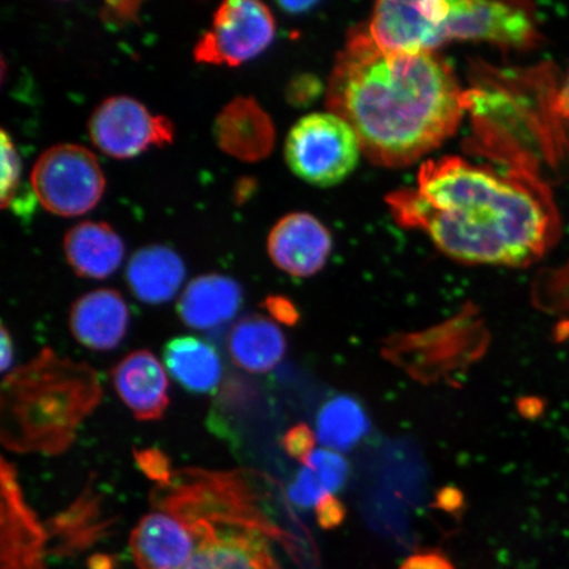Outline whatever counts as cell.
<instances>
[{
    "label": "cell",
    "instance_id": "cell-1",
    "mask_svg": "<svg viewBox=\"0 0 569 569\" xmlns=\"http://www.w3.org/2000/svg\"><path fill=\"white\" fill-rule=\"evenodd\" d=\"M387 202L398 223L467 264L528 267L559 234L549 188L528 167L498 170L453 156L427 161L416 187Z\"/></svg>",
    "mask_w": 569,
    "mask_h": 569
},
{
    "label": "cell",
    "instance_id": "cell-2",
    "mask_svg": "<svg viewBox=\"0 0 569 569\" xmlns=\"http://www.w3.org/2000/svg\"><path fill=\"white\" fill-rule=\"evenodd\" d=\"M472 96L433 52H386L361 31L338 54L327 109L343 118L375 166L402 168L457 132Z\"/></svg>",
    "mask_w": 569,
    "mask_h": 569
},
{
    "label": "cell",
    "instance_id": "cell-3",
    "mask_svg": "<svg viewBox=\"0 0 569 569\" xmlns=\"http://www.w3.org/2000/svg\"><path fill=\"white\" fill-rule=\"evenodd\" d=\"M436 49L453 40L530 49L539 41L536 13L528 3L487 0H427Z\"/></svg>",
    "mask_w": 569,
    "mask_h": 569
},
{
    "label": "cell",
    "instance_id": "cell-4",
    "mask_svg": "<svg viewBox=\"0 0 569 569\" xmlns=\"http://www.w3.org/2000/svg\"><path fill=\"white\" fill-rule=\"evenodd\" d=\"M361 154L353 128L331 111L301 118L284 142V159L291 172L319 188L345 181L358 167Z\"/></svg>",
    "mask_w": 569,
    "mask_h": 569
},
{
    "label": "cell",
    "instance_id": "cell-5",
    "mask_svg": "<svg viewBox=\"0 0 569 569\" xmlns=\"http://www.w3.org/2000/svg\"><path fill=\"white\" fill-rule=\"evenodd\" d=\"M31 183L39 202L61 217H78L94 209L106 187L94 153L77 144L47 149L34 163Z\"/></svg>",
    "mask_w": 569,
    "mask_h": 569
},
{
    "label": "cell",
    "instance_id": "cell-6",
    "mask_svg": "<svg viewBox=\"0 0 569 569\" xmlns=\"http://www.w3.org/2000/svg\"><path fill=\"white\" fill-rule=\"evenodd\" d=\"M276 21L258 0H229L218 7L212 26L194 48V59L212 66L238 67L272 44Z\"/></svg>",
    "mask_w": 569,
    "mask_h": 569
},
{
    "label": "cell",
    "instance_id": "cell-7",
    "mask_svg": "<svg viewBox=\"0 0 569 569\" xmlns=\"http://www.w3.org/2000/svg\"><path fill=\"white\" fill-rule=\"evenodd\" d=\"M181 519L198 539L193 558L182 569H280L268 543L267 536L274 533L268 523L251 519Z\"/></svg>",
    "mask_w": 569,
    "mask_h": 569
},
{
    "label": "cell",
    "instance_id": "cell-8",
    "mask_svg": "<svg viewBox=\"0 0 569 569\" xmlns=\"http://www.w3.org/2000/svg\"><path fill=\"white\" fill-rule=\"evenodd\" d=\"M89 134L99 151L112 159H132L149 147L170 144L174 126L166 117L152 116L131 97L104 99L91 113Z\"/></svg>",
    "mask_w": 569,
    "mask_h": 569
},
{
    "label": "cell",
    "instance_id": "cell-9",
    "mask_svg": "<svg viewBox=\"0 0 569 569\" xmlns=\"http://www.w3.org/2000/svg\"><path fill=\"white\" fill-rule=\"evenodd\" d=\"M332 238L326 226L308 212H291L268 237V253L277 268L293 277L315 276L326 266Z\"/></svg>",
    "mask_w": 569,
    "mask_h": 569
},
{
    "label": "cell",
    "instance_id": "cell-10",
    "mask_svg": "<svg viewBox=\"0 0 569 569\" xmlns=\"http://www.w3.org/2000/svg\"><path fill=\"white\" fill-rule=\"evenodd\" d=\"M44 531L21 496L17 473L2 465V569H46Z\"/></svg>",
    "mask_w": 569,
    "mask_h": 569
},
{
    "label": "cell",
    "instance_id": "cell-11",
    "mask_svg": "<svg viewBox=\"0 0 569 569\" xmlns=\"http://www.w3.org/2000/svg\"><path fill=\"white\" fill-rule=\"evenodd\" d=\"M130 546L139 569H182L193 558L198 539L182 519L158 509L141 519Z\"/></svg>",
    "mask_w": 569,
    "mask_h": 569
},
{
    "label": "cell",
    "instance_id": "cell-12",
    "mask_svg": "<svg viewBox=\"0 0 569 569\" xmlns=\"http://www.w3.org/2000/svg\"><path fill=\"white\" fill-rule=\"evenodd\" d=\"M213 137L220 149L232 158L256 162L272 152L276 131L272 119L249 97H237L218 113Z\"/></svg>",
    "mask_w": 569,
    "mask_h": 569
},
{
    "label": "cell",
    "instance_id": "cell-13",
    "mask_svg": "<svg viewBox=\"0 0 569 569\" xmlns=\"http://www.w3.org/2000/svg\"><path fill=\"white\" fill-rule=\"evenodd\" d=\"M120 400L139 421H158L169 407L168 377L152 352L134 351L112 371Z\"/></svg>",
    "mask_w": 569,
    "mask_h": 569
},
{
    "label": "cell",
    "instance_id": "cell-14",
    "mask_svg": "<svg viewBox=\"0 0 569 569\" xmlns=\"http://www.w3.org/2000/svg\"><path fill=\"white\" fill-rule=\"evenodd\" d=\"M130 311L116 290L98 289L78 298L70 311V330L84 347L109 351L126 337Z\"/></svg>",
    "mask_w": 569,
    "mask_h": 569
},
{
    "label": "cell",
    "instance_id": "cell-15",
    "mask_svg": "<svg viewBox=\"0 0 569 569\" xmlns=\"http://www.w3.org/2000/svg\"><path fill=\"white\" fill-rule=\"evenodd\" d=\"M241 302L243 290L239 282L223 274H204L183 290L177 310L184 325L206 330L229 322Z\"/></svg>",
    "mask_w": 569,
    "mask_h": 569
},
{
    "label": "cell",
    "instance_id": "cell-16",
    "mask_svg": "<svg viewBox=\"0 0 569 569\" xmlns=\"http://www.w3.org/2000/svg\"><path fill=\"white\" fill-rule=\"evenodd\" d=\"M63 251L76 274L104 280L122 264L124 246L107 223H78L66 234Z\"/></svg>",
    "mask_w": 569,
    "mask_h": 569
},
{
    "label": "cell",
    "instance_id": "cell-17",
    "mask_svg": "<svg viewBox=\"0 0 569 569\" xmlns=\"http://www.w3.org/2000/svg\"><path fill=\"white\" fill-rule=\"evenodd\" d=\"M183 261L173 249L149 246L128 262L127 281L134 297L149 305L172 300L184 280Z\"/></svg>",
    "mask_w": 569,
    "mask_h": 569
},
{
    "label": "cell",
    "instance_id": "cell-18",
    "mask_svg": "<svg viewBox=\"0 0 569 569\" xmlns=\"http://www.w3.org/2000/svg\"><path fill=\"white\" fill-rule=\"evenodd\" d=\"M163 361L169 375L191 393H211L222 380V361L216 348L196 337L168 341L163 348Z\"/></svg>",
    "mask_w": 569,
    "mask_h": 569
},
{
    "label": "cell",
    "instance_id": "cell-19",
    "mask_svg": "<svg viewBox=\"0 0 569 569\" xmlns=\"http://www.w3.org/2000/svg\"><path fill=\"white\" fill-rule=\"evenodd\" d=\"M231 358L238 367L252 373H266L279 365L287 340L272 320L251 316L240 319L229 337Z\"/></svg>",
    "mask_w": 569,
    "mask_h": 569
},
{
    "label": "cell",
    "instance_id": "cell-20",
    "mask_svg": "<svg viewBox=\"0 0 569 569\" xmlns=\"http://www.w3.org/2000/svg\"><path fill=\"white\" fill-rule=\"evenodd\" d=\"M348 461L336 451L317 450L305 462L289 489L290 501L297 507H317L326 496L343 488L348 479Z\"/></svg>",
    "mask_w": 569,
    "mask_h": 569
},
{
    "label": "cell",
    "instance_id": "cell-21",
    "mask_svg": "<svg viewBox=\"0 0 569 569\" xmlns=\"http://www.w3.org/2000/svg\"><path fill=\"white\" fill-rule=\"evenodd\" d=\"M371 429L365 409L352 397L340 396L326 402L317 422V438L327 450L348 451Z\"/></svg>",
    "mask_w": 569,
    "mask_h": 569
},
{
    "label": "cell",
    "instance_id": "cell-22",
    "mask_svg": "<svg viewBox=\"0 0 569 569\" xmlns=\"http://www.w3.org/2000/svg\"><path fill=\"white\" fill-rule=\"evenodd\" d=\"M20 159L10 134L2 131V177H0V203L2 209L16 203L20 187Z\"/></svg>",
    "mask_w": 569,
    "mask_h": 569
},
{
    "label": "cell",
    "instance_id": "cell-23",
    "mask_svg": "<svg viewBox=\"0 0 569 569\" xmlns=\"http://www.w3.org/2000/svg\"><path fill=\"white\" fill-rule=\"evenodd\" d=\"M134 459L141 472L149 479L158 481L160 486H168L172 482L173 473L170 471L169 460L156 448L134 452Z\"/></svg>",
    "mask_w": 569,
    "mask_h": 569
},
{
    "label": "cell",
    "instance_id": "cell-24",
    "mask_svg": "<svg viewBox=\"0 0 569 569\" xmlns=\"http://www.w3.org/2000/svg\"><path fill=\"white\" fill-rule=\"evenodd\" d=\"M317 443L316 433L309 426L297 425L291 427L283 438V448L289 457L301 461L305 465L309 460Z\"/></svg>",
    "mask_w": 569,
    "mask_h": 569
},
{
    "label": "cell",
    "instance_id": "cell-25",
    "mask_svg": "<svg viewBox=\"0 0 569 569\" xmlns=\"http://www.w3.org/2000/svg\"><path fill=\"white\" fill-rule=\"evenodd\" d=\"M140 2H106L101 10L104 24L124 27L139 19Z\"/></svg>",
    "mask_w": 569,
    "mask_h": 569
},
{
    "label": "cell",
    "instance_id": "cell-26",
    "mask_svg": "<svg viewBox=\"0 0 569 569\" xmlns=\"http://www.w3.org/2000/svg\"><path fill=\"white\" fill-rule=\"evenodd\" d=\"M317 519L320 528L331 530L338 528L345 521L347 510L333 495L326 496L316 507Z\"/></svg>",
    "mask_w": 569,
    "mask_h": 569
},
{
    "label": "cell",
    "instance_id": "cell-27",
    "mask_svg": "<svg viewBox=\"0 0 569 569\" xmlns=\"http://www.w3.org/2000/svg\"><path fill=\"white\" fill-rule=\"evenodd\" d=\"M400 569H455V566L442 552L429 550L411 555Z\"/></svg>",
    "mask_w": 569,
    "mask_h": 569
},
{
    "label": "cell",
    "instance_id": "cell-28",
    "mask_svg": "<svg viewBox=\"0 0 569 569\" xmlns=\"http://www.w3.org/2000/svg\"><path fill=\"white\" fill-rule=\"evenodd\" d=\"M266 308L270 316L283 325L293 326L300 319L296 306L283 297L274 296L267 298Z\"/></svg>",
    "mask_w": 569,
    "mask_h": 569
},
{
    "label": "cell",
    "instance_id": "cell-29",
    "mask_svg": "<svg viewBox=\"0 0 569 569\" xmlns=\"http://www.w3.org/2000/svg\"><path fill=\"white\" fill-rule=\"evenodd\" d=\"M551 110L555 117L569 120V70L558 94L553 97Z\"/></svg>",
    "mask_w": 569,
    "mask_h": 569
},
{
    "label": "cell",
    "instance_id": "cell-30",
    "mask_svg": "<svg viewBox=\"0 0 569 569\" xmlns=\"http://www.w3.org/2000/svg\"><path fill=\"white\" fill-rule=\"evenodd\" d=\"M310 88L311 84L308 78H297L293 83H290L288 89L289 101L296 104L308 102V99L311 96V92L309 91Z\"/></svg>",
    "mask_w": 569,
    "mask_h": 569
},
{
    "label": "cell",
    "instance_id": "cell-31",
    "mask_svg": "<svg viewBox=\"0 0 569 569\" xmlns=\"http://www.w3.org/2000/svg\"><path fill=\"white\" fill-rule=\"evenodd\" d=\"M254 181L252 178H240L237 184H234L233 199L237 203H243L249 197L253 194Z\"/></svg>",
    "mask_w": 569,
    "mask_h": 569
},
{
    "label": "cell",
    "instance_id": "cell-32",
    "mask_svg": "<svg viewBox=\"0 0 569 569\" xmlns=\"http://www.w3.org/2000/svg\"><path fill=\"white\" fill-rule=\"evenodd\" d=\"M461 503V495L457 489L447 488L442 490V493L439 496V507L445 510L453 511L459 508Z\"/></svg>",
    "mask_w": 569,
    "mask_h": 569
},
{
    "label": "cell",
    "instance_id": "cell-33",
    "mask_svg": "<svg viewBox=\"0 0 569 569\" xmlns=\"http://www.w3.org/2000/svg\"><path fill=\"white\" fill-rule=\"evenodd\" d=\"M13 360V347L12 340L7 332L6 327H2V371H7L10 368Z\"/></svg>",
    "mask_w": 569,
    "mask_h": 569
},
{
    "label": "cell",
    "instance_id": "cell-34",
    "mask_svg": "<svg viewBox=\"0 0 569 569\" xmlns=\"http://www.w3.org/2000/svg\"><path fill=\"white\" fill-rule=\"evenodd\" d=\"M280 6L284 11L289 12H301L309 10L311 6H315L312 2H281Z\"/></svg>",
    "mask_w": 569,
    "mask_h": 569
}]
</instances>
